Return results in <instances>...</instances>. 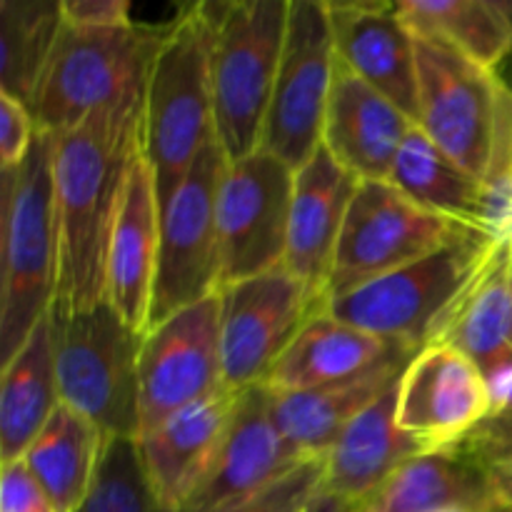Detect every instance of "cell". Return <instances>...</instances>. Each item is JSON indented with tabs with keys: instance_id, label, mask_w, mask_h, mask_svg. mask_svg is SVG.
Listing matches in <instances>:
<instances>
[{
	"instance_id": "cell-1",
	"label": "cell",
	"mask_w": 512,
	"mask_h": 512,
	"mask_svg": "<svg viewBox=\"0 0 512 512\" xmlns=\"http://www.w3.org/2000/svg\"><path fill=\"white\" fill-rule=\"evenodd\" d=\"M143 95L95 110L53 135L55 218L60 240L53 308L83 310L105 300L108 245L130 163L140 145Z\"/></svg>"
},
{
	"instance_id": "cell-2",
	"label": "cell",
	"mask_w": 512,
	"mask_h": 512,
	"mask_svg": "<svg viewBox=\"0 0 512 512\" xmlns=\"http://www.w3.org/2000/svg\"><path fill=\"white\" fill-rule=\"evenodd\" d=\"M213 20L208 3L185 5L150 60L140 110V148L153 170L160 205L215 138Z\"/></svg>"
},
{
	"instance_id": "cell-3",
	"label": "cell",
	"mask_w": 512,
	"mask_h": 512,
	"mask_svg": "<svg viewBox=\"0 0 512 512\" xmlns=\"http://www.w3.org/2000/svg\"><path fill=\"white\" fill-rule=\"evenodd\" d=\"M0 363H10L58 293L60 240L53 188V135L38 130L28 158L3 170Z\"/></svg>"
},
{
	"instance_id": "cell-4",
	"label": "cell",
	"mask_w": 512,
	"mask_h": 512,
	"mask_svg": "<svg viewBox=\"0 0 512 512\" xmlns=\"http://www.w3.org/2000/svg\"><path fill=\"white\" fill-rule=\"evenodd\" d=\"M208 8L213 20L215 135L228 163H235L260 150L290 0H230L208 3Z\"/></svg>"
},
{
	"instance_id": "cell-5",
	"label": "cell",
	"mask_w": 512,
	"mask_h": 512,
	"mask_svg": "<svg viewBox=\"0 0 512 512\" xmlns=\"http://www.w3.org/2000/svg\"><path fill=\"white\" fill-rule=\"evenodd\" d=\"M165 28L168 23L110 30L63 23L30 105L35 128L60 135L95 110L140 98Z\"/></svg>"
},
{
	"instance_id": "cell-6",
	"label": "cell",
	"mask_w": 512,
	"mask_h": 512,
	"mask_svg": "<svg viewBox=\"0 0 512 512\" xmlns=\"http://www.w3.org/2000/svg\"><path fill=\"white\" fill-rule=\"evenodd\" d=\"M60 403L85 415L108 438L138 440V360L143 335L108 303L50 308Z\"/></svg>"
},
{
	"instance_id": "cell-7",
	"label": "cell",
	"mask_w": 512,
	"mask_h": 512,
	"mask_svg": "<svg viewBox=\"0 0 512 512\" xmlns=\"http://www.w3.org/2000/svg\"><path fill=\"white\" fill-rule=\"evenodd\" d=\"M493 243L473 230L418 263L335 295L328 300V313L385 343L418 353L433 340L443 313Z\"/></svg>"
},
{
	"instance_id": "cell-8",
	"label": "cell",
	"mask_w": 512,
	"mask_h": 512,
	"mask_svg": "<svg viewBox=\"0 0 512 512\" xmlns=\"http://www.w3.org/2000/svg\"><path fill=\"white\" fill-rule=\"evenodd\" d=\"M228 158L218 135L160 205V248L148 330L220 288L218 188Z\"/></svg>"
},
{
	"instance_id": "cell-9",
	"label": "cell",
	"mask_w": 512,
	"mask_h": 512,
	"mask_svg": "<svg viewBox=\"0 0 512 512\" xmlns=\"http://www.w3.org/2000/svg\"><path fill=\"white\" fill-rule=\"evenodd\" d=\"M468 233L473 228L430 213L390 180H360L335 248L328 300L418 263Z\"/></svg>"
},
{
	"instance_id": "cell-10",
	"label": "cell",
	"mask_w": 512,
	"mask_h": 512,
	"mask_svg": "<svg viewBox=\"0 0 512 512\" xmlns=\"http://www.w3.org/2000/svg\"><path fill=\"white\" fill-rule=\"evenodd\" d=\"M415 60V125L455 163L483 180L490 168L510 90L493 70L480 68L448 45L423 35H415Z\"/></svg>"
},
{
	"instance_id": "cell-11",
	"label": "cell",
	"mask_w": 512,
	"mask_h": 512,
	"mask_svg": "<svg viewBox=\"0 0 512 512\" xmlns=\"http://www.w3.org/2000/svg\"><path fill=\"white\" fill-rule=\"evenodd\" d=\"M335 78L328 0H290L283 55L265 115L260 150L298 170L323 148Z\"/></svg>"
},
{
	"instance_id": "cell-12",
	"label": "cell",
	"mask_w": 512,
	"mask_h": 512,
	"mask_svg": "<svg viewBox=\"0 0 512 512\" xmlns=\"http://www.w3.org/2000/svg\"><path fill=\"white\" fill-rule=\"evenodd\" d=\"M220 360L233 393L263 385L305 325L328 310V298L285 265L218 290Z\"/></svg>"
},
{
	"instance_id": "cell-13",
	"label": "cell",
	"mask_w": 512,
	"mask_h": 512,
	"mask_svg": "<svg viewBox=\"0 0 512 512\" xmlns=\"http://www.w3.org/2000/svg\"><path fill=\"white\" fill-rule=\"evenodd\" d=\"M293 180L295 170L265 150L228 163L215 208L220 288L285 263Z\"/></svg>"
},
{
	"instance_id": "cell-14",
	"label": "cell",
	"mask_w": 512,
	"mask_h": 512,
	"mask_svg": "<svg viewBox=\"0 0 512 512\" xmlns=\"http://www.w3.org/2000/svg\"><path fill=\"white\" fill-rule=\"evenodd\" d=\"M140 435L225 388L218 293L178 310L143 335L138 360Z\"/></svg>"
},
{
	"instance_id": "cell-15",
	"label": "cell",
	"mask_w": 512,
	"mask_h": 512,
	"mask_svg": "<svg viewBox=\"0 0 512 512\" xmlns=\"http://www.w3.org/2000/svg\"><path fill=\"white\" fill-rule=\"evenodd\" d=\"M490 415L485 373L460 350L420 348L398 380L395 418L420 453L458 445Z\"/></svg>"
},
{
	"instance_id": "cell-16",
	"label": "cell",
	"mask_w": 512,
	"mask_h": 512,
	"mask_svg": "<svg viewBox=\"0 0 512 512\" xmlns=\"http://www.w3.org/2000/svg\"><path fill=\"white\" fill-rule=\"evenodd\" d=\"M303 458L280 435L263 385L240 393L220 453L193 498L180 512H233L300 465Z\"/></svg>"
},
{
	"instance_id": "cell-17",
	"label": "cell",
	"mask_w": 512,
	"mask_h": 512,
	"mask_svg": "<svg viewBox=\"0 0 512 512\" xmlns=\"http://www.w3.org/2000/svg\"><path fill=\"white\" fill-rule=\"evenodd\" d=\"M335 60L393 100L415 123L418 118V60L415 35L395 3L355 0L330 3Z\"/></svg>"
},
{
	"instance_id": "cell-18",
	"label": "cell",
	"mask_w": 512,
	"mask_h": 512,
	"mask_svg": "<svg viewBox=\"0 0 512 512\" xmlns=\"http://www.w3.org/2000/svg\"><path fill=\"white\" fill-rule=\"evenodd\" d=\"M238 400L240 393L220 390L135 440L150 488L168 512L183 510L200 488L228 435Z\"/></svg>"
},
{
	"instance_id": "cell-19",
	"label": "cell",
	"mask_w": 512,
	"mask_h": 512,
	"mask_svg": "<svg viewBox=\"0 0 512 512\" xmlns=\"http://www.w3.org/2000/svg\"><path fill=\"white\" fill-rule=\"evenodd\" d=\"M160 248V200L153 170L138 145L108 245L105 303L135 330L148 333Z\"/></svg>"
},
{
	"instance_id": "cell-20",
	"label": "cell",
	"mask_w": 512,
	"mask_h": 512,
	"mask_svg": "<svg viewBox=\"0 0 512 512\" xmlns=\"http://www.w3.org/2000/svg\"><path fill=\"white\" fill-rule=\"evenodd\" d=\"M413 120L335 60L323 148L358 180H390Z\"/></svg>"
},
{
	"instance_id": "cell-21",
	"label": "cell",
	"mask_w": 512,
	"mask_h": 512,
	"mask_svg": "<svg viewBox=\"0 0 512 512\" xmlns=\"http://www.w3.org/2000/svg\"><path fill=\"white\" fill-rule=\"evenodd\" d=\"M360 180L320 148L295 170L285 268L328 298L335 248Z\"/></svg>"
},
{
	"instance_id": "cell-22",
	"label": "cell",
	"mask_w": 512,
	"mask_h": 512,
	"mask_svg": "<svg viewBox=\"0 0 512 512\" xmlns=\"http://www.w3.org/2000/svg\"><path fill=\"white\" fill-rule=\"evenodd\" d=\"M433 343L460 350L483 373L512 363V240L490 245L440 318Z\"/></svg>"
},
{
	"instance_id": "cell-23",
	"label": "cell",
	"mask_w": 512,
	"mask_h": 512,
	"mask_svg": "<svg viewBox=\"0 0 512 512\" xmlns=\"http://www.w3.org/2000/svg\"><path fill=\"white\" fill-rule=\"evenodd\" d=\"M415 350L385 343L375 335L363 333L325 310L310 320L303 333L263 380L270 393H298V390L323 388L360 378L395 360L413 358Z\"/></svg>"
},
{
	"instance_id": "cell-24",
	"label": "cell",
	"mask_w": 512,
	"mask_h": 512,
	"mask_svg": "<svg viewBox=\"0 0 512 512\" xmlns=\"http://www.w3.org/2000/svg\"><path fill=\"white\" fill-rule=\"evenodd\" d=\"M398 383L363 410L325 453L323 493L363 508L388 483L390 475L418 455V445L403 435L395 418Z\"/></svg>"
},
{
	"instance_id": "cell-25",
	"label": "cell",
	"mask_w": 512,
	"mask_h": 512,
	"mask_svg": "<svg viewBox=\"0 0 512 512\" xmlns=\"http://www.w3.org/2000/svg\"><path fill=\"white\" fill-rule=\"evenodd\" d=\"M413 358L395 360L360 378L298 393H270L275 428L303 458H325L338 435L403 375Z\"/></svg>"
},
{
	"instance_id": "cell-26",
	"label": "cell",
	"mask_w": 512,
	"mask_h": 512,
	"mask_svg": "<svg viewBox=\"0 0 512 512\" xmlns=\"http://www.w3.org/2000/svg\"><path fill=\"white\" fill-rule=\"evenodd\" d=\"M365 508L370 512H435L443 508L490 512L498 508V500L473 450L458 443L405 460Z\"/></svg>"
},
{
	"instance_id": "cell-27",
	"label": "cell",
	"mask_w": 512,
	"mask_h": 512,
	"mask_svg": "<svg viewBox=\"0 0 512 512\" xmlns=\"http://www.w3.org/2000/svg\"><path fill=\"white\" fill-rule=\"evenodd\" d=\"M60 405L50 313L3 365L0 380V463L23 458Z\"/></svg>"
},
{
	"instance_id": "cell-28",
	"label": "cell",
	"mask_w": 512,
	"mask_h": 512,
	"mask_svg": "<svg viewBox=\"0 0 512 512\" xmlns=\"http://www.w3.org/2000/svg\"><path fill=\"white\" fill-rule=\"evenodd\" d=\"M108 440L98 425L60 403L20 460L58 512H75L93 488Z\"/></svg>"
},
{
	"instance_id": "cell-29",
	"label": "cell",
	"mask_w": 512,
	"mask_h": 512,
	"mask_svg": "<svg viewBox=\"0 0 512 512\" xmlns=\"http://www.w3.org/2000/svg\"><path fill=\"white\" fill-rule=\"evenodd\" d=\"M390 183L430 213L483 230L485 185L415 125L395 158Z\"/></svg>"
},
{
	"instance_id": "cell-30",
	"label": "cell",
	"mask_w": 512,
	"mask_h": 512,
	"mask_svg": "<svg viewBox=\"0 0 512 512\" xmlns=\"http://www.w3.org/2000/svg\"><path fill=\"white\" fill-rule=\"evenodd\" d=\"M413 35L438 40L485 70L512 55V20L503 0H395Z\"/></svg>"
},
{
	"instance_id": "cell-31",
	"label": "cell",
	"mask_w": 512,
	"mask_h": 512,
	"mask_svg": "<svg viewBox=\"0 0 512 512\" xmlns=\"http://www.w3.org/2000/svg\"><path fill=\"white\" fill-rule=\"evenodd\" d=\"M60 28V0H0V93L30 110Z\"/></svg>"
},
{
	"instance_id": "cell-32",
	"label": "cell",
	"mask_w": 512,
	"mask_h": 512,
	"mask_svg": "<svg viewBox=\"0 0 512 512\" xmlns=\"http://www.w3.org/2000/svg\"><path fill=\"white\" fill-rule=\"evenodd\" d=\"M75 512H168L150 488L135 440H108L93 488Z\"/></svg>"
},
{
	"instance_id": "cell-33",
	"label": "cell",
	"mask_w": 512,
	"mask_h": 512,
	"mask_svg": "<svg viewBox=\"0 0 512 512\" xmlns=\"http://www.w3.org/2000/svg\"><path fill=\"white\" fill-rule=\"evenodd\" d=\"M325 458H308L233 512H305L323 490Z\"/></svg>"
},
{
	"instance_id": "cell-34",
	"label": "cell",
	"mask_w": 512,
	"mask_h": 512,
	"mask_svg": "<svg viewBox=\"0 0 512 512\" xmlns=\"http://www.w3.org/2000/svg\"><path fill=\"white\" fill-rule=\"evenodd\" d=\"M38 135L30 110L15 98L0 93V165L13 170L28 158L33 140Z\"/></svg>"
},
{
	"instance_id": "cell-35",
	"label": "cell",
	"mask_w": 512,
	"mask_h": 512,
	"mask_svg": "<svg viewBox=\"0 0 512 512\" xmlns=\"http://www.w3.org/2000/svg\"><path fill=\"white\" fill-rule=\"evenodd\" d=\"M0 512H58L23 460L0 468Z\"/></svg>"
},
{
	"instance_id": "cell-36",
	"label": "cell",
	"mask_w": 512,
	"mask_h": 512,
	"mask_svg": "<svg viewBox=\"0 0 512 512\" xmlns=\"http://www.w3.org/2000/svg\"><path fill=\"white\" fill-rule=\"evenodd\" d=\"M63 23L75 28H130L135 25L133 5L128 0H60Z\"/></svg>"
},
{
	"instance_id": "cell-37",
	"label": "cell",
	"mask_w": 512,
	"mask_h": 512,
	"mask_svg": "<svg viewBox=\"0 0 512 512\" xmlns=\"http://www.w3.org/2000/svg\"><path fill=\"white\" fill-rule=\"evenodd\" d=\"M490 393V415L512 420V363L485 373Z\"/></svg>"
},
{
	"instance_id": "cell-38",
	"label": "cell",
	"mask_w": 512,
	"mask_h": 512,
	"mask_svg": "<svg viewBox=\"0 0 512 512\" xmlns=\"http://www.w3.org/2000/svg\"><path fill=\"white\" fill-rule=\"evenodd\" d=\"M353 510H355L353 505L343 503V500L333 498V495H328V493H323V490H320L318 498L310 503V508L305 512H353Z\"/></svg>"
},
{
	"instance_id": "cell-39",
	"label": "cell",
	"mask_w": 512,
	"mask_h": 512,
	"mask_svg": "<svg viewBox=\"0 0 512 512\" xmlns=\"http://www.w3.org/2000/svg\"><path fill=\"white\" fill-rule=\"evenodd\" d=\"M495 75H498V78L503 80V83H505V88H508L510 93H512V55H510L508 60H505L503 65H500L498 70H495Z\"/></svg>"
},
{
	"instance_id": "cell-40",
	"label": "cell",
	"mask_w": 512,
	"mask_h": 512,
	"mask_svg": "<svg viewBox=\"0 0 512 512\" xmlns=\"http://www.w3.org/2000/svg\"><path fill=\"white\" fill-rule=\"evenodd\" d=\"M435 512H473L468 508H443V510H435Z\"/></svg>"
},
{
	"instance_id": "cell-41",
	"label": "cell",
	"mask_w": 512,
	"mask_h": 512,
	"mask_svg": "<svg viewBox=\"0 0 512 512\" xmlns=\"http://www.w3.org/2000/svg\"><path fill=\"white\" fill-rule=\"evenodd\" d=\"M490 512H512L510 505H498V508H493Z\"/></svg>"
},
{
	"instance_id": "cell-42",
	"label": "cell",
	"mask_w": 512,
	"mask_h": 512,
	"mask_svg": "<svg viewBox=\"0 0 512 512\" xmlns=\"http://www.w3.org/2000/svg\"><path fill=\"white\" fill-rule=\"evenodd\" d=\"M503 8H505V13H508L510 20H512V3H505V0H503Z\"/></svg>"
},
{
	"instance_id": "cell-43",
	"label": "cell",
	"mask_w": 512,
	"mask_h": 512,
	"mask_svg": "<svg viewBox=\"0 0 512 512\" xmlns=\"http://www.w3.org/2000/svg\"><path fill=\"white\" fill-rule=\"evenodd\" d=\"M353 512H370V510H368V508H365V505H363V508H355Z\"/></svg>"
}]
</instances>
